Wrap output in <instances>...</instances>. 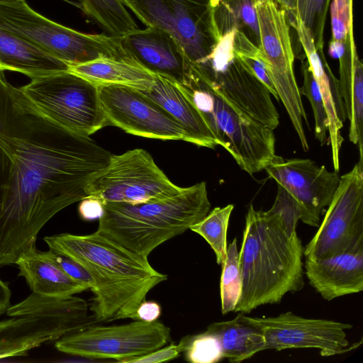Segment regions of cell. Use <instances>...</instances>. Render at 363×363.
<instances>
[{
    "instance_id": "39",
    "label": "cell",
    "mask_w": 363,
    "mask_h": 363,
    "mask_svg": "<svg viewBox=\"0 0 363 363\" xmlns=\"http://www.w3.org/2000/svg\"><path fill=\"white\" fill-rule=\"evenodd\" d=\"M162 309L160 305L153 301H143L137 308L138 320L152 322L160 316Z\"/></svg>"
},
{
    "instance_id": "9",
    "label": "cell",
    "mask_w": 363,
    "mask_h": 363,
    "mask_svg": "<svg viewBox=\"0 0 363 363\" xmlns=\"http://www.w3.org/2000/svg\"><path fill=\"white\" fill-rule=\"evenodd\" d=\"M147 26L170 34L190 61H206L221 39L211 0H121Z\"/></svg>"
},
{
    "instance_id": "41",
    "label": "cell",
    "mask_w": 363,
    "mask_h": 363,
    "mask_svg": "<svg viewBox=\"0 0 363 363\" xmlns=\"http://www.w3.org/2000/svg\"><path fill=\"white\" fill-rule=\"evenodd\" d=\"M11 292L8 284L0 279V315L6 313L11 306Z\"/></svg>"
},
{
    "instance_id": "44",
    "label": "cell",
    "mask_w": 363,
    "mask_h": 363,
    "mask_svg": "<svg viewBox=\"0 0 363 363\" xmlns=\"http://www.w3.org/2000/svg\"><path fill=\"white\" fill-rule=\"evenodd\" d=\"M23 1H25V0H0V4H19Z\"/></svg>"
},
{
    "instance_id": "32",
    "label": "cell",
    "mask_w": 363,
    "mask_h": 363,
    "mask_svg": "<svg viewBox=\"0 0 363 363\" xmlns=\"http://www.w3.org/2000/svg\"><path fill=\"white\" fill-rule=\"evenodd\" d=\"M178 346L191 363H215L223 359L218 340L206 331L184 337Z\"/></svg>"
},
{
    "instance_id": "14",
    "label": "cell",
    "mask_w": 363,
    "mask_h": 363,
    "mask_svg": "<svg viewBox=\"0 0 363 363\" xmlns=\"http://www.w3.org/2000/svg\"><path fill=\"white\" fill-rule=\"evenodd\" d=\"M318 229L303 249L306 258H321L363 247V159L340 177Z\"/></svg>"
},
{
    "instance_id": "33",
    "label": "cell",
    "mask_w": 363,
    "mask_h": 363,
    "mask_svg": "<svg viewBox=\"0 0 363 363\" xmlns=\"http://www.w3.org/2000/svg\"><path fill=\"white\" fill-rule=\"evenodd\" d=\"M301 61L303 83L300 92L308 98L311 105L315 120V135L321 145H324L329 143L327 136L328 121L324 102L308 61L303 59Z\"/></svg>"
},
{
    "instance_id": "30",
    "label": "cell",
    "mask_w": 363,
    "mask_h": 363,
    "mask_svg": "<svg viewBox=\"0 0 363 363\" xmlns=\"http://www.w3.org/2000/svg\"><path fill=\"white\" fill-rule=\"evenodd\" d=\"M221 267L220 295L221 312L225 315L235 311L242 290V276L236 238L228 245L226 258Z\"/></svg>"
},
{
    "instance_id": "6",
    "label": "cell",
    "mask_w": 363,
    "mask_h": 363,
    "mask_svg": "<svg viewBox=\"0 0 363 363\" xmlns=\"http://www.w3.org/2000/svg\"><path fill=\"white\" fill-rule=\"evenodd\" d=\"M6 313L16 318L0 333V359L24 355L45 342L97 323L88 315L86 301L74 295L50 297L32 293L10 306Z\"/></svg>"
},
{
    "instance_id": "16",
    "label": "cell",
    "mask_w": 363,
    "mask_h": 363,
    "mask_svg": "<svg viewBox=\"0 0 363 363\" xmlns=\"http://www.w3.org/2000/svg\"><path fill=\"white\" fill-rule=\"evenodd\" d=\"M241 316L262 332L266 350L316 348L321 356L328 357L353 349L345 333L352 328L349 323L304 318L291 311L274 317H250L242 313Z\"/></svg>"
},
{
    "instance_id": "27",
    "label": "cell",
    "mask_w": 363,
    "mask_h": 363,
    "mask_svg": "<svg viewBox=\"0 0 363 363\" xmlns=\"http://www.w3.org/2000/svg\"><path fill=\"white\" fill-rule=\"evenodd\" d=\"M211 1L214 21L221 37L233 30H240L259 46V25L253 0Z\"/></svg>"
},
{
    "instance_id": "2",
    "label": "cell",
    "mask_w": 363,
    "mask_h": 363,
    "mask_svg": "<svg viewBox=\"0 0 363 363\" xmlns=\"http://www.w3.org/2000/svg\"><path fill=\"white\" fill-rule=\"evenodd\" d=\"M49 248L79 262L95 284L90 311L96 323L138 320L137 308L155 286L167 279L147 257L96 231L84 235L61 233L46 236Z\"/></svg>"
},
{
    "instance_id": "34",
    "label": "cell",
    "mask_w": 363,
    "mask_h": 363,
    "mask_svg": "<svg viewBox=\"0 0 363 363\" xmlns=\"http://www.w3.org/2000/svg\"><path fill=\"white\" fill-rule=\"evenodd\" d=\"M269 211L281 221L286 233L291 235L296 233V225L301 219V212L296 200L281 186L278 185L274 204Z\"/></svg>"
},
{
    "instance_id": "31",
    "label": "cell",
    "mask_w": 363,
    "mask_h": 363,
    "mask_svg": "<svg viewBox=\"0 0 363 363\" xmlns=\"http://www.w3.org/2000/svg\"><path fill=\"white\" fill-rule=\"evenodd\" d=\"M330 0H297V13L310 32L320 57L324 56V29Z\"/></svg>"
},
{
    "instance_id": "19",
    "label": "cell",
    "mask_w": 363,
    "mask_h": 363,
    "mask_svg": "<svg viewBox=\"0 0 363 363\" xmlns=\"http://www.w3.org/2000/svg\"><path fill=\"white\" fill-rule=\"evenodd\" d=\"M305 52L309 67L321 94L328 121L329 144L336 172L340 169V152L343 143L341 129L347 116L338 79L333 75L325 57H320L313 39L298 16L292 26Z\"/></svg>"
},
{
    "instance_id": "23",
    "label": "cell",
    "mask_w": 363,
    "mask_h": 363,
    "mask_svg": "<svg viewBox=\"0 0 363 363\" xmlns=\"http://www.w3.org/2000/svg\"><path fill=\"white\" fill-rule=\"evenodd\" d=\"M345 45V52L338 59L339 88L350 121L349 139L357 145L359 158H363V65L357 52L353 30L349 33Z\"/></svg>"
},
{
    "instance_id": "37",
    "label": "cell",
    "mask_w": 363,
    "mask_h": 363,
    "mask_svg": "<svg viewBox=\"0 0 363 363\" xmlns=\"http://www.w3.org/2000/svg\"><path fill=\"white\" fill-rule=\"evenodd\" d=\"M181 351L178 345L172 342L146 354L132 358L126 363H159L174 359L179 357Z\"/></svg>"
},
{
    "instance_id": "4",
    "label": "cell",
    "mask_w": 363,
    "mask_h": 363,
    "mask_svg": "<svg viewBox=\"0 0 363 363\" xmlns=\"http://www.w3.org/2000/svg\"><path fill=\"white\" fill-rule=\"evenodd\" d=\"M103 206L96 231L146 257L161 244L190 229L211 208L205 182L165 199Z\"/></svg>"
},
{
    "instance_id": "1",
    "label": "cell",
    "mask_w": 363,
    "mask_h": 363,
    "mask_svg": "<svg viewBox=\"0 0 363 363\" xmlns=\"http://www.w3.org/2000/svg\"><path fill=\"white\" fill-rule=\"evenodd\" d=\"M112 155L46 118L0 71V268L16 264L55 214L87 197Z\"/></svg>"
},
{
    "instance_id": "5",
    "label": "cell",
    "mask_w": 363,
    "mask_h": 363,
    "mask_svg": "<svg viewBox=\"0 0 363 363\" xmlns=\"http://www.w3.org/2000/svg\"><path fill=\"white\" fill-rule=\"evenodd\" d=\"M196 71L189 86L184 87L218 145L224 147L250 175L263 170L275 155L274 130L253 121L224 100Z\"/></svg>"
},
{
    "instance_id": "24",
    "label": "cell",
    "mask_w": 363,
    "mask_h": 363,
    "mask_svg": "<svg viewBox=\"0 0 363 363\" xmlns=\"http://www.w3.org/2000/svg\"><path fill=\"white\" fill-rule=\"evenodd\" d=\"M16 264L33 293L50 297H67L86 289L69 277L36 247L22 255Z\"/></svg>"
},
{
    "instance_id": "12",
    "label": "cell",
    "mask_w": 363,
    "mask_h": 363,
    "mask_svg": "<svg viewBox=\"0 0 363 363\" xmlns=\"http://www.w3.org/2000/svg\"><path fill=\"white\" fill-rule=\"evenodd\" d=\"M184 188L172 182L147 151L136 148L112 155L107 167L89 184L86 194L103 203H138L174 196Z\"/></svg>"
},
{
    "instance_id": "17",
    "label": "cell",
    "mask_w": 363,
    "mask_h": 363,
    "mask_svg": "<svg viewBox=\"0 0 363 363\" xmlns=\"http://www.w3.org/2000/svg\"><path fill=\"white\" fill-rule=\"evenodd\" d=\"M297 202L301 220L318 227L320 216L339 185L337 172L309 159H285L274 155L264 169Z\"/></svg>"
},
{
    "instance_id": "22",
    "label": "cell",
    "mask_w": 363,
    "mask_h": 363,
    "mask_svg": "<svg viewBox=\"0 0 363 363\" xmlns=\"http://www.w3.org/2000/svg\"><path fill=\"white\" fill-rule=\"evenodd\" d=\"M68 69L65 62L0 26V71L17 72L31 79Z\"/></svg>"
},
{
    "instance_id": "21",
    "label": "cell",
    "mask_w": 363,
    "mask_h": 363,
    "mask_svg": "<svg viewBox=\"0 0 363 363\" xmlns=\"http://www.w3.org/2000/svg\"><path fill=\"white\" fill-rule=\"evenodd\" d=\"M140 91L169 113L186 130L193 144L211 149L218 145L208 123L184 86L155 74L151 88Z\"/></svg>"
},
{
    "instance_id": "43",
    "label": "cell",
    "mask_w": 363,
    "mask_h": 363,
    "mask_svg": "<svg viewBox=\"0 0 363 363\" xmlns=\"http://www.w3.org/2000/svg\"><path fill=\"white\" fill-rule=\"evenodd\" d=\"M15 317H13L10 319L0 321V333L11 325L13 323Z\"/></svg>"
},
{
    "instance_id": "3",
    "label": "cell",
    "mask_w": 363,
    "mask_h": 363,
    "mask_svg": "<svg viewBox=\"0 0 363 363\" xmlns=\"http://www.w3.org/2000/svg\"><path fill=\"white\" fill-rule=\"evenodd\" d=\"M303 255L297 233L288 235L274 213L256 210L251 204L239 252L242 290L234 312L250 313L260 306L279 303L287 293L301 290Z\"/></svg>"
},
{
    "instance_id": "20",
    "label": "cell",
    "mask_w": 363,
    "mask_h": 363,
    "mask_svg": "<svg viewBox=\"0 0 363 363\" xmlns=\"http://www.w3.org/2000/svg\"><path fill=\"white\" fill-rule=\"evenodd\" d=\"M310 284L325 300L363 290V247L321 258H306Z\"/></svg>"
},
{
    "instance_id": "18",
    "label": "cell",
    "mask_w": 363,
    "mask_h": 363,
    "mask_svg": "<svg viewBox=\"0 0 363 363\" xmlns=\"http://www.w3.org/2000/svg\"><path fill=\"white\" fill-rule=\"evenodd\" d=\"M128 57L153 74L187 87L196 71L180 44L158 28H138L118 38Z\"/></svg>"
},
{
    "instance_id": "15",
    "label": "cell",
    "mask_w": 363,
    "mask_h": 363,
    "mask_svg": "<svg viewBox=\"0 0 363 363\" xmlns=\"http://www.w3.org/2000/svg\"><path fill=\"white\" fill-rule=\"evenodd\" d=\"M98 87L108 125L116 126L137 136L192 143L186 130L140 90L118 84H101Z\"/></svg>"
},
{
    "instance_id": "35",
    "label": "cell",
    "mask_w": 363,
    "mask_h": 363,
    "mask_svg": "<svg viewBox=\"0 0 363 363\" xmlns=\"http://www.w3.org/2000/svg\"><path fill=\"white\" fill-rule=\"evenodd\" d=\"M353 0H333L330 4L332 39L345 42L353 30Z\"/></svg>"
},
{
    "instance_id": "13",
    "label": "cell",
    "mask_w": 363,
    "mask_h": 363,
    "mask_svg": "<svg viewBox=\"0 0 363 363\" xmlns=\"http://www.w3.org/2000/svg\"><path fill=\"white\" fill-rule=\"evenodd\" d=\"M169 339L170 329L162 323L135 320L123 325H87L56 340L55 347L71 355L126 363L162 347Z\"/></svg>"
},
{
    "instance_id": "8",
    "label": "cell",
    "mask_w": 363,
    "mask_h": 363,
    "mask_svg": "<svg viewBox=\"0 0 363 363\" xmlns=\"http://www.w3.org/2000/svg\"><path fill=\"white\" fill-rule=\"evenodd\" d=\"M19 89L40 113L71 132L90 136L108 125L98 85L68 70L31 79Z\"/></svg>"
},
{
    "instance_id": "29",
    "label": "cell",
    "mask_w": 363,
    "mask_h": 363,
    "mask_svg": "<svg viewBox=\"0 0 363 363\" xmlns=\"http://www.w3.org/2000/svg\"><path fill=\"white\" fill-rule=\"evenodd\" d=\"M234 205L216 207L193 225L190 230L203 237L213 250L216 262L223 265L227 255V233Z\"/></svg>"
},
{
    "instance_id": "7",
    "label": "cell",
    "mask_w": 363,
    "mask_h": 363,
    "mask_svg": "<svg viewBox=\"0 0 363 363\" xmlns=\"http://www.w3.org/2000/svg\"><path fill=\"white\" fill-rule=\"evenodd\" d=\"M0 26L26 39L69 67L101 58L135 64L118 38L86 34L67 28L33 10L26 1L0 4Z\"/></svg>"
},
{
    "instance_id": "26",
    "label": "cell",
    "mask_w": 363,
    "mask_h": 363,
    "mask_svg": "<svg viewBox=\"0 0 363 363\" xmlns=\"http://www.w3.org/2000/svg\"><path fill=\"white\" fill-rule=\"evenodd\" d=\"M218 340L223 359L240 362L266 350L262 332L242 319L241 313L233 320L210 324L206 330Z\"/></svg>"
},
{
    "instance_id": "36",
    "label": "cell",
    "mask_w": 363,
    "mask_h": 363,
    "mask_svg": "<svg viewBox=\"0 0 363 363\" xmlns=\"http://www.w3.org/2000/svg\"><path fill=\"white\" fill-rule=\"evenodd\" d=\"M43 255L53 262L72 280L87 289L93 291L95 289L94 279L89 273L79 262L74 259L49 248L48 251L42 252Z\"/></svg>"
},
{
    "instance_id": "11",
    "label": "cell",
    "mask_w": 363,
    "mask_h": 363,
    "mask_svg": "<svg viewBox=\"0 0 363 363\" xmlns=\"http://www.w3.org/2000/svg\"><path fill=\"white\" fill-rule=\"evenodd\" d=\"M259 25L262 60L274 84L304 151L307 117L294 71V52L286 13L274 0H253Z\"/></svg>"
},
{
    "instance_id": "42",
    "label": "cell",
    "mask_w": 363,
    "mask_h": 363,
    "mask_svg": "<svg viewBox=\"0 0 363 363\" xmlns=\"http://www.w3.org/2000/svg\"><path fill=\"white\" fill-rule=\"evenodd\" d=\"M345 42L331 40L328 45L329 55L335 59H340L345 52Z\"/></svg>"
},
{
    "instance_id": "25",
    "label": "cell",
    "mask_w": 363,
    "mask_h": 363,
    "mask_svg": "<svg viewBox=\"0 0 363 363\" xmlns=\"http://www.w3.org/2000/svg\"><path fill=\"white\" fill-rule=\"evenodd\" d=\"M68 71L97 85L118 84L140 91L150 89L155 80V74L136 64L109 58L69 66Z\"/></svg>"
},
{
    "instance_id": "38",
    "label": "cell",
    "mask_w": 363,
    "mask_h": 363,
    "mask_svg": "<svg viewBox=\"0 0 363 363\" xmlns=\"http://www.w3.org/2000/svg\"><path fill=\"white\" fill-rule=\"evenodd\" d=\"M78 211L84 220L99 219L104 213L103 203L97 199L86 197L80 201Z\"/></svg>"
},
{
    "instance_id": "28",
    "label": "cell",
    "mask_w": 363,
    "mask_h": 363,
    "mask_svg": "<svg viewBox=\"0 0 363 363\" xmlns=\"http://www.w3.org/2000/svg\"><path fill=\"white\" fill-rule=\"evenodd\" d=\"M83 11L111 36L121 38L138 29L121 0H81Z\"/></svg>"
},
{
    "instance_id": "10",
    "label": "cell",
    "mask_w": 363,
    "mask_h": 363,
    "mask_svg": "<svg viewBox=\"0 0 363 363\" xmlns=\"http://www.w3.org/2000/svg\"><path fill=\"white\" fill-rule=\"evenodd\" d=\"M235 30L222 36L198 73L211 89L246 116L274 130L279 116L267 87L238 59L233 49Z\"/></svg>"
},
{
    "instance_id": "40",
    "label": "cell",
    "mask_w": 363,
    "mask_h": 363,
    "mask_svg": "<svg viewBox=\"0 0 363 363\" xmlns=\"http://www.w3.org/2000/svg\"><path fill=\"white\" fill-rule=\"evenodd\" d=\"M284 10L289 25L291 27L294 25L297 13V0H274Z\"/></svg>"
}]
</instances>
